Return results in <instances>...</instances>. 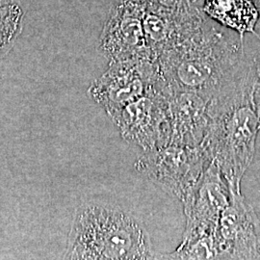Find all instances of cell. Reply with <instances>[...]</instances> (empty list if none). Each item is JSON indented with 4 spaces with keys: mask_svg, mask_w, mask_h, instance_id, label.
I'll use <instances>...</instances> for the list:
<instances>
[{
    "mask_svg": "<svg viewBox=\"0 0 260 260\" xmlns=\"http://www.w3.org/2000/svg\"><path fill=\"white\" fill-rule=\"evenodd\" d=\"M11 3H18V0H0V5L11 4Z\"/></svg>",
    "mask_w": 260,
    "mask_h": 260,
    "instance_id": "4fadbf2b",
    "label": "cell"
},
{
    "mask_svg": "<svg viewBox=\"0 0 260 260\" xmlns=\"http://www.w3.org/2000/svg\"><path fill=\"white\" fill-rule=\"evenodd\" d=\"M145 35L154 43H161L166 40L168 35L167 25L155 15H148L143 22Z\"/></svg>",
    "mask_w": 260,
    "mask_h": 260,
    "instance_id": "8fae6325",
    "label": "cell"
},
{
    "mask_svg": "<svg viewBox=\"0 0 260 260\" xmlns=\"http://www.w3.org/2000/svg\"><path fill=\"white\" fill-rule=\"evenodd\" d=\"M65 259L161 258L145 225L118 205L88 202L75 210Z\"/></svg>",
    "mask_w": 260,
    "mask_h": 260,
    "instance_id": "7a4b0ae2",
    "label": "cell"
},
{
    "mask_svg": "<svg viewBox=\"0 0 260 260\" xmlns=\"http://www.w3.org/2000/svg\"><path fill=\"white\" fill-rule=\"evenodd\" d=\"M231 191L219 167L211 161L191 193L182 202L186 228L181 242L193 241L216 233Z\"/></svg>",
    "mask_w": 260,
    "mask_h": 260,
    "instance_id": "5b68a950",
    "label": "cell"
},
{
    "mask_svg": "<svg viewBox=\"0 0 260 260\" xmlns=\"http://www.w3.org/2000/svg\"><path fill=\"white\" fill-rule=\"evenodd\" d=\"M171 93L154 89L126 104L113 119L122 138L145 151L170 144Z\"/></svg>",
    "mask_w": 260,
    "mask_h": 260,
    "instance_id": "277c9868",
    "label": "cell"
},
{
    "mask_svg": "<svg viewBox=\"0 0 260 260\" xmlns=\"http://www.w3.org/2000/svg\"><path fill=\"white\" fill-rule=\"evenodd\" d=\"M23 11L19 3L0 5V59L13 48L22 30Z\"/></svg>",
    "mask_w": 260,
    "mask_h": 260,
    "instance_id": "9c48e42d",
    "label": "cell"
},
{
    "mask_svg": "<svg viewBox=\"0 0 260 260\" xmlns=\"http://www.w3.org/2000/svg\"><path fill=\"white\" fill-rule=\"evenodd\" d=\"M252 99L253 103L258 112L260 117V63L257 66L256 73L254 74V83H253V91H252Z\"/></svg>",
    "mask_w": 260,
    "mask_h": 260,
    "instance_id": "7c38bea8",
    "label": "cell"
},
{
    "mask_svg": "<svg viewBox=\"0 0 260 260\" xmlns=\"http://www.w3.org/2000/svg\"><path fill=\"white\" fill-rule=\"evenodd\" d=\"M230 191L215 233L222 259H260V220L241 188L230 186Z\"/></svg>",
    "mask_w": 260,
    "mask_h": 260,
    "instance_id": "8992f818",
    "label": "cell"
},
{
    "mask_svg": "<svg viewBox=\"0 0 260 260\" xmlns=\"http://www.w3.org/2000/svg\"><path fill=\"white\" fill-rule=\"evenodd\" d=\"M154 89L149 87L136 66L119 61L92 83L88 93L112 120L126 104Z\"/></svg>",
    "mask_w": 260,
    "mask_h": 260,
    "instance_id": "52a82bcc",
    "label": "cell"
},
{
    "mask_svg": "<svg viewBox=\"0 0 260 260\" xmlns=\"http://www.w3.org/2000/svg\"><path fill=\"white\" fill-rule=\"evenodd\" d=\"M167 259H222L215 234L193 241L181 242L177 250L165 255Z\"/></svg>",
    "mask_w": 260,
    "mask_h": 260,
    "instance_id": "30bf717a",
    "label": "cell"
},
{
    "mask_svg": "<svg viewBox=\"0 0 260 260\" xmlns=\"http://www.w3.org/2000/svg\"><path fill=\"white\" fill-rule=\"evenodd\" d=\"M254 74L208 102L209 123L201 147L219 167L229 186L241 188L255 153L260 117L253 99Z\"/></svg>",
    "mask_w": 260,
    "mask_h": 260,
    "instance_id": "6da1fadb",
    "label": "cell"
},
{
    "mask_svg": "<svg viewBox=\"0 0 260 260\" xmlns=\"http://www.w3.org/2000/svg\"><path fill=\"white\" fill-rule=\"evenodd\" d=\"M208 102L205 96L192 92L171 94L170 143L192 147L202 144L209 123Z\"/></svg>",
    "mask_w": 260,
    "mask_h": 260,
    "instance_id": "ba28073f",
    "label": "cell"
},
{
    "mask_svg": "<svg viewBox=\"0 0 260 260\" xmlns=\"http://www.w3.org/2000/svg\"><path fill=\"white\" fill-rule=\"evenodd\" d=\"M211 162L200 146L168 144L145 151L136 168L165 192L183 202Z\"/></svg>",
    "mask_w": 260,
    "mask_h": 260,
    "instance_id": "3957f363",
    "label": "cell"
}]
</instances>
